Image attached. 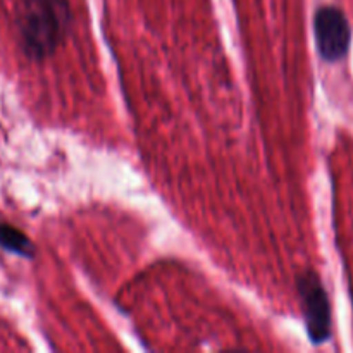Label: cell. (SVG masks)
I'll return each instance as SVG.
<instances>
[{
  "label": "cell",
  "mask_w": 353,
  "mask_h": 353,
  "mask_svg": "<svg viewBox=\"0 0 353 353\" xmlns=\"http://www.w3.org/2000/svg\"><path fill=\"white\" fill-rule=\"evenodd\" d=\"M71 21L68 0H19L14 23L23 54L30 61L50 57L64 41Z\"/></svg>",
  "instance_id": "6da1fadb"
},
{
  "label": "cell",
  "mask_w": 353,
  "mask_h": 353,
  "mask_svg": "<svg viewBox=\"0 0 353 353\" xmlns=\"http://www.w3.org/2000/svg\"><path fill=\"white\" fill-rule=\"evenodd\" d=\"M296 290L302 300V316L312 345H323L331 338V305L319 274L305 271L296 278Z\"/></svg>",
  "instance_id": "7a4b0ae2"
},
{
  "label": "cell",
  "mask_w": 353,
  "mask_h": 353,
  "mask_svg": "<svg viewBox=\"0 0 353 353\" xmlns=\"http://www.w3.org/2000/svg\"><path fill=\"white\" fill-rule=\"evenodd\" d=\"M314 33L321 57L326 62H340L348 54L352 28L347 16L334 6H324L314 16Z\"/></svg>",
  "instance_id": "3957f363"
},
{
  "label": "cell",
  "mask_w": 353,
  "mask_h": 353,
  "mask_svg": "<svg viewBox=\"0 0 353 353\" xmlns=\"http://www.w3.org/2000/svg\"><path fill=\"white\" fill-rule=\"evenodd\" d=\"M0 248L23 259H33L37 254L33 241L23 231L6 223H0Z\"/></svg>",
  "instance_id": "277c9868"
}]
</instances>
